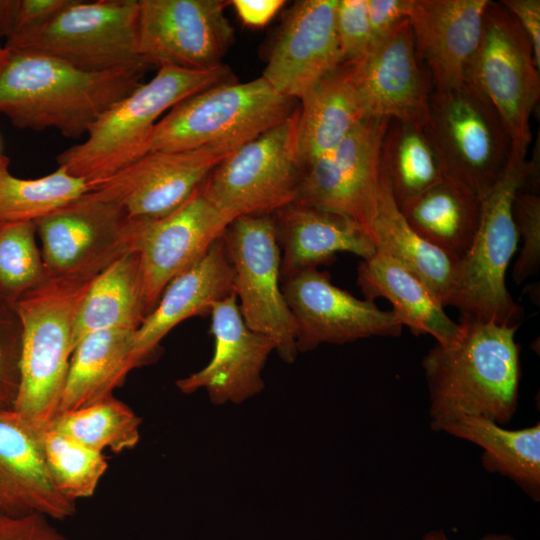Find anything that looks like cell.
I'll return each instance as SVG.
<instances>
[{
	"instance_id": "6da1fadb",
	"label": "cell",
	"mask_w": 540,
	"mask_h": 540,
	"mask_svg": "<svg viewBox=\"0 0 540 540\" xmlns=\"http://www.w3.org/2000/svg\"><path fill=\"white\" fill-rule=\"evenodd\" d=\"M461 334L438 343L423 357L431 428L462 417H482L501 426L513 418L521 379L519 325L460 317Z\"/></svg>"
},
{
	"instance_id": "7a4b0ae2",
	"label": "cell",
	"mask_w": 540,
	"mask_h": 540,
	"mask_svg": "<svg viewBox=\"0 0 540 540\" xmlns=\"http://www.w3.org/2000/svg\"><path fill=\"white\" fill-rule=\"evenodd\" d=\"M147 68L88 72L47 55L13 51L0 72V114L18 128L55 129L77 139L141 84Z\"/></svg>"
},
{
	"instance_id": "3957f363",
	"label": "cell",
	"mask_w": 540,
	"mask_h": 540,
	"mask_svg": "<svg viewBox=\"0 0 540 540\" xmlns=\"http://www.w3.org/2000/svg\"><path fill=\"white\" fill-rule=\"evenodd\" d=\"M234 81L228 66L189 70L158 67L156 75L110 106L89 128L86 139L61 152L58 166L94 187L149 152V141L164 112L210 87Z\"/></svg>"
},
{
	"instance_id": "277c9868",
	"label": "cell",
	"mask_w": 540,
	"mask_h": 540,
	"mask_svg": "<svg viewBox=\"0 0 540 540\" xmlns=\"http://www.w3.org/2000/svg\"><path fill=\"white\" fill-rule=\"evenodd\" d=\"M93 279L46 277L15 303L22 324V352L13 411L32 428L49 425L58 414L76 316Z\"/></svg>"
},
{
	"instance_id": "5b68a950",
	"label": "cell",
	"mask_w": 540,
	"mask_h": 540,
	"mask_svg": "<svg viewBox=\"0 0 540 540\" xmlns=\"http://www.w3.org/2000/svg\"><path fill=\"white\" fill-rule=\"evenodd\" d=\"M533 159L510 161L489 192L481 198V217L471 246L460 260L457 279L446 304L461 317L502 325H519L523 309L506 287V271L517 249L513 217L516 194L538 176Z\"/></svg>"
},
{
	"instance_id": "8992f818",
	"label": "cell",
	"mask_w": 540,
	"mask_h": 540,
	"mask_svg": "<svg viewBox=\"0 0 540 540\" xmlns=\"http://www.w3.org/2000/svg\"><path fill=\"white\" fill-rule=\"evenodd\" d=\"M294 99L277 93L260 76L222 83L177 103L156 123L151 151L218 147L233 152L290 117Z\"/></svg>"
},
{
	"instance_id": "52a82bcc",
	"label": "cell",
	"mask_w": 540,
	"mask_h": 540,
	"mask_svg": "<svg viewBox=\"0 0 540 540\" xmlns=\"http://www.w3.org/2000/svg\"><path fill=\"white\" fill-rule=\"evenodd\" d=\"M424 130L445 176L468 186L480 199L501 177L512 155L505 122L488 98L468 81L432 92Z\"/></svg>"
},
{
	"instance_id": "ba28073f",
	"label": "cell",
	"mask_w": 540,
	"mask_h": 540,
	"mask_svg": "<svg viewBox=\"0 0 540 540\" xmlns=\"http://www.w3.org/2000/svg\"><path fill=\"white\" fill-rule=\"evenodd\" d=\"M138 7L139 0H71L46 23L8 38L4 47L88 72L148 66L138 52Z\"/></svg>"
},
{
	"instance_id": "9c48e42d",
	"label": "cell",
	"mask_w": 540,
	"mask_h": 540,
	"mask_svg": "<svg viewBox=\"0 0 540 540\" xmlns=\"http://www.w3.org/2000/svg\"><path fill=\"white\" fill-rule=\"evenodd\" d=\"M298 108L286 120L225 157L201 184L231 223L271 216L294 203L303 174L297 147Z\"/></svg>"
},
{
	"instance_id": "30bf717a",
	"label": "cell",
	"mask_w": 540,
	"mask_h": 540,
	"mask_svg": "<svg viewBox=\"0 0 540 540\" xmlns=\"http://www.w3.org/2000/svg\"><path fill=\"white\" fill-rule=\"evenodd\" d=\"M465 80L481 91L505 122L512 155L526 159L531 142L530 118L539 101V66L531 44L500 2H488L477 49Z\"/></svg>"
},
{
	"instance_id": "8fae6325",
	"label": "cell",
	"mask_w": 540,
	"mask_h": 540,
	"mask_svg": "<svg viewBox=\"0 0 540 540\" xmlns=\"http://www.w3.org/2000/svg\"><path fill=\"white\" fill-rule=\"evenodd\" d=\"M47 277L95 278L136 250L141 221L92 190L35 221Z\"/></svg>"
},
{
	"instance_id": "7c38bea8",
	"label": "cell",
	"mask_w": 540,
	"mask_h": 540,
	"mask_svg": "<svg viewBox=\"0 0 540 540\" xmlns=\"http://www.w3.org/2000/svg\"><path fill=\"white\" fill-rule=\"evenodd\" d=\"M233 267V293L246 325L269 337L286 363L297 357L296 326L284 298L281 252L271 216L233 220L222 236Z\"/></svg>"
},
{
	"instance_id": "4fadbf2b",
	"label": "cell",
	"mask_w": 540,
	"mask_h": 540,
	"mask_svg": "<svg viewBox=\"0 0 540 540\" xmlns=\"http://www.w3.org/2000/svg\"><path fill=\"white\" fill-rule=\"evenodd\" d=\"M228 1L139 0L138 52L148 66L207 70L222 63L233 41Z\"/></svg>"
},
{
	"instance_id": "5bb4252c",
	"label": "cell",
	"mask_w": 540,
	"mask_h": 540,
	"mask_svg": "<svg viewBox=\"0 0 540 540\" xmlns=\"http://www.w3.org/2000/svg\"><path fill=\"white\" fill-rule=\"evenodd\" d=\"M390 119L367 117L304 167L296 203L343 214L367 231L380 189V153Z\"/></svg>"
},
{
	"instance_id": "9a60e30c",
	"label": "cell",
	"mask_w": 540,
	"mask_h": 540,
	"mask_svg": "<svg viewBox=\"0 0 540 540\" xmlns=\"http://www.w3.org/2000/svg\"><path fill=\"white\" fill-rule=\"evenodd\" d=\"M281 289L294 317L298 352L322 344L401 335L403 326L392 310L339 288L326 271H302L283 281Z\"/></svg>"
},
{
	"instance_id": "2e32d148",
	"label": "cell",
	"mask_w": 540,
	"mask_h": 540,
	"mask_svg": "<svg viewBox=\"0 0 540 540\" xmlns=\"http://www.w3.org/2000/svg\"><path fill=\"white\" fill-rule=\"evenodd\" d=\"M141 221L136 244L147 315L167 285L199 262L230 222L204 195L201 185L179 207L155 220Z\"/></svg>"
},
{
	"instance_id": "e0dca14e",
	"label": "cell",
	"mask_w": 540,
	"mask_h": 540,
	"mask_svg": "<svg viewBox=\"0 0 540 540\" xmlns=\"http://www.w3.org/2000/svg\"><path fill=\"white\" fill-rule=\"evenodd\" d=\"M231 152L218 147L151 151L94 187L132 220L159 219L186 201Z\"/></svg>"
},
{
	"instance_id": "ac0fdd59",
	"label": "cell",
	"mask_w": 540,
	"mask_h": 540,
	"mask_svg": "<svg viewBox=\"0 0 540 540\" xmlns=\"http://www.w3.org/2000/svg\"><path fill=\"white\" fill-rule=\"evenodd\" d=\"M214 352L200 370L176 381L185 394L205 389L213 404H240L264 389L262 371L273 341L250 329L234 293L215 302L210 311Z\"/></svg>"
},
{
	"instance_id": "d6986e66",
	"label": "cell",
	"mask_w": 540,
	"mask_h": 540,
	"mask_svg": "<svg viewBox=\"0 0 540 540\" xmlns=\"http://www.w3.org/2000/svg\"><path fill=\"white\" fill-rule=\"evenodd\" d=\"M354 77L367 117L425 126L432 85L417 55L409 19L354 62Z\"/></svg>"
},
{
	"instance_id": "ffe728a7",
	"label": "cell",
	"mask_w": 540,
	"mask_h": 540,
	"mask_svg": "<svg viewBox=\"0 0 540 540\" xmlns=\"http://www.w3.org/2000/svg\"><path fill=\"white\" fill-rule=\"evenodd\" d=\"M336 5L337 0H302L290 8L262 74L277 93L299 100L342 64Z\"/></svg>"
},
{
	"instance_id": "44dd1931",
	"label": "cell",
	"mask_w": 540,
	"mask_h": 540,
	"mask_svg": "<svg viewBox=\"0 0 540 540\" xmlns=\"http://www.w3.org/2000/svg\"><path fill=\"white\" fill-rule=\"evenodd\" d=\"M489 0H411L408 19L432 92L465 82Z\"/></svg>"
},
{
	"instance_id": "7402d4cb",
	"label": "cell",
	"mask_w": 540,
	"mask_h": 540,
	"mask_svg": "<svg viewBox=\"0 0 540 540\" xmlns=\"http://www.w3.org/2000/svg\"><path fill=\"white\" fill-rule=\"evenodd\" d=\"M233 277L221 237L199 262L167 285L155 308L134 332L132 356L137 367L157 354L162 339L179 323L210 315L215 302L233 293Z\"/></svg>"
},
{
	"instance_id": "603a6c76",
	"label": "cell",
	"mask_w": 540,
	"mask_h": 540,
	"mask_svg": "<svg viewBox=\"0 0 540 540\" xmlns=\"http://www.w3.org/2000/svg\"><path fill=\"white\" fill-rule=\"evenodd\" d=\"M75 511L53 484L32 428L13 409L0 410V513L65 520Z\"/></svg>"
},
{
	"instance_id": "cb8c5ba5",
	"label": "cell",
	"mask_w": 540,
	"mask_h": 540,
	"mask_svg": "<svg viewBox=\"0 0 540 540\" xmlns=\"http://www.w3.org/2000/svg\"><path fill=\"white\" fill-rule=\"evenodd\" d=\"M272 217L281 252V282L331 263L341 252L362 259L376 252L369 232L343 214L294 202Z\"/></svg>"
},
{
	"instance_id": "d4e9b609",
	"label": "cell",
	"mask_w": 540,
	"mask_h": 540,
	"mask_svg": "<svg viewBox=\"0 0 540 540\" xmlns=\"http://www.w3.org/2000/svg\"><path fill=\"white\" fill-rule=\"evenodd\" d=\"M357 284L366 300L384 298L402 324L415 335L433 336L442 346L457 342L461 326L444 311L432 290L412 271L394 258L376 251L362 259Z\"/></svg>"
},
{
	"instance_id": "484cf974",
	"label": "cell",
	"mask_w": 540,
	"mask_h": 540,
	"mask_svg": "<svg viewBox=\"0 0 540 540\" xmlns=\"http://www.w3.org/2000/svg\"><path fill=\"white\" fill-rule=\"evenodd\" d=\"M297 147L303 167L334 149L364 118L354 62L342 63L300 99Z\"/></svg>"
},
{
	"instance_id": "4316f807",
	"label": "cell",
	"mask_w": 540,
	"mask_h": 540,
	"mask_svg": "<svg viewBox=\"0 0 540 540\" xmlns=\"http://www.w3.org/2000/svg\"><path fill=\"white\" fill-rule=\"evenodd\" d=\"M368 232L376 251L394 258L412 271L446 306L457 279L461 258L426 240L410 226L382 172Z\"/></svg>"
},
{
	"instance_id": "83f0119b",
	"label": "cell",
	"mask_w": 540,
	"mask_h": 540,
	"mask_svg": "<svg viewBox=\"0 0 540 540\" xmlns=\"http://www.w3.org/2000/svg\"><path fill=\"white\" fill-rule=\"evenodd\" d=\"M134 332L125 329L96 331L76 344L58 414L113 395V390L137 367L132 356Z\"/></svg>"
},
{
	"instance_id": "f1b7e54d",
	"label": "cell",
	"mask_w": 540,
	"mask_h": 540,
	"mask_svg": "<svg viewBox=\"0 0 540 540\" xmlns=\"http://www.w3.org/2000/svg\"><path fill=\"white\" fill-rule=\"evenodd\" d=\"M398 206L418 234L459 258L471 246L481 217L480 197L447 176Z\"/></svg>"
},
{
	"instance_id": "f546056e",
	"label": "cell",
	"mask_w": 540,
	"mask_h": 540,
	"mask_svg": "<svg viewBox=\"0 0 540 540\" xmlns=\"http://www.w3.org/2000/svg\"><path fill=\"white\" fill-rule=\"evenodd\" d=\"M146 316L139 255L133 250L111 263L90 283L76 316L73 349L96 331H136Z\"/></svg>"
},
{
	"instance_id": "4dcf8cb0",
	"label": "cell",
	"mask_w": 540,
	"mask_h": 540,
	"mask_svg": "<svg viewBox=\"0 0 540 540\" xmlns=\"http://www.w3.org/2000/svg\"><path fill=\"white\" fill-rule=\"evenodd\" d=\"M483 448L484 469L513 480L534 501L540 498V424L508 430L482 417H462L439 429Z\"/></svg>"
},
{
	"instance_id": "1f68e13d",
	"label": "cell",
	"mask_w": 540,
	"mask_h": 540,
	"mask_svg": "<svg viewBox=\"0 0 540 540\" xmlns=\"http://www.w3.org/2000/svg\"><path fill=\"white\" fill-rule=\"evenodd\" d=\"M380 168L398 205L445 177L424 127L398 120L388 123L381 146Z\"/></svg>"
},
{
	"instance_id": "d6a6232c",
	"label": "cell",
	"mask_w": 540,
	"mask_h": 540,
	"mask_svg": "<svg viewBox=\"0 0 540 540\" xmlns=\"http://www.w3.org/2000/svg\"><path fill=\"white\" fill-rule=\"evenodd\" d=\"M92 190L62 166L40 178H18L9 171L8 157L0 154V225L35 222Z\"/></svg>"
},
{
	"instance_id": "836d02e7",
	"label": "cell",
	"mask_w": 540,
	"mask_h": 540,
	"mask_svg": "<svg viewBox=\"0 0 540 540\" xmlns=\"http://www.w3.org/2000/svg\"><path fill=\"white\" fill-rule=\"evenodd\" d=\"M82 445L103 453L134 448L140 440L141 418L113 395L88 406L59 413L49 423Z\"/></svg>"
},
{
	"instance_id": "e575fe53",
	"label": "cell",
	"mask_w": 540,
	"mask_h": 540,
	"mask_svg": "<svg viewBox=\"0 0 540 540\" xmlns=\"http://www.w3.org/2000/svg\"><path fill=\"white\" fill-rule=\"evenodd\" d=\"M32 430L57 490L73 502L91 497L108 467L103 453L82 445L49 425Z\"/></svg>"
},
{
	"instance_id": "d590c367",
	"label": "cell",
	"mask_w": 540,
	"mask_h": 540,
	"mask_svg": "<svg viewBox=\"0 0 540 540\" xmlns=\"http://www.w3.org/2000/svg\"><path fill=\"white\" fill-rule=\"evenodd\" d=\"M35 222L0 225V298L15 304L46 279Z\"/></svg>"
},
{
	"instance_id": "8d00e7d4",
	"label": "cell",
	"mask_w": 540,
	"mask_h": 540,
	"mask_svg": "<svg viewBox=\"0 0 540 540\" xmlns=\"http://www.w3.org/2000/svg\"><path fill=\"white\" fill-rule=\"evenodd\" d=\"M22 324L15 304L0 298V410L13 409L20 386Z\"/></svg>"
},
{
	"instance_id": "74e56055",
	"label": "cell",
	"mask_w": 540,
	"mask_h": 540,
	"mask_svg": "<svg viewBox=\"0 0 540 540\" xmlns=\"http://www.w3.org/2000/svg\"><path fill=\"white\" fill-rule=\"evenodd\" d=\"M513 217L522 248L513 267L517 284L536 274L540 266V197L520 190L513 202Z\"/></svg>"
},
{
	"instance_id": "f35d334b",
	"label": "cell",
	"mask_w": 540,
	"mask_h": 540,
	"mask_svg": "<svg viewBox=\"0 0 540 540\" xmlns=\"http://www.w3.org/2000/svg\"><path fill=\"white\" fill-rule=\"evenodd\" d=\"M335 26L342 63L367 54L371 42L367 0H337Z\"/></svg>"
},
{
	"instance_id": "ab89813d",
	"label": "cell",
	"mask_w": 540,
	"mask_h": 540,
	"mask_svg": "<svg viewBox=\"0 0 540 540\" xmlns=\"http://www.w3.org/2000/svg\"><path fill=\"white\" fill-rule=\"evenodd\" d=\"M0 540H68L50 522L38 513L8 516L0 513Z\"/></svg>"
},
{
	"instance_id": "60d3db41",
	"label": "cell",
	"mask_w": 540,
	"mask_h": 540,
	"mask_svg": "<svg viewBox=\"0 0 540 540\" xmlns=\"http://www.w3.org/2000/svg\"><path fill=\"white\" fill-rule=\"evenodd\" d=\"M410 4L411 0H367L370 47L408 19Z\"/></svg>"
},
{
	"instance_id": "b9f144b4",
	"label": "cell",
	"mask_w": 540,
	"mask_h": 540,
	"mask_svg": "<svg viewBox=\"0 0 540 540\" xmlns=\"http://www.w3.org/2000/svg\"><path fill=\"white\" fill-rule=\"evenodd\" d=\"M500 3L510 12L527 36L540 67V1L503 0Z\"/></svg>"
},
{
	"instance_id": "7bdbcfd3",
	"label": "cell",
	"mask_w": 540,
	"mask_h": 540,
	"mask_svg": "<svg viewBox=\"0 0 540 540\" xmlns=\"http://www.w3.org/2000/svg\"><path fill=\"white\" fill-rule=\"evenodd\" d=\"M70 1L20 0L17 26L13 35L41 26L66 7Z\"/></svg>"
},
{
	"instance_id": "ee69618b",
	"label": "cell",
	"mask_w": 540,
	"mask_h": 540,
	"mask_svg": "<svg viewBox=\"0 0 540 540\" xmlns=\"http://www.w3.org/2000/svg\"><path fill=\"white\" fill-rule=\"evenodd\" d=\"M239 19L246 26L263 27L284 6L283 0H233L230 1Z\"/></svg>"
},
{
	"instance_id": "f6af8a7d",
	"label": "cell",
	"mask_w": 540,
	"mask_h": 540,
	"mask_svg": "<svg viewBox=\"0 0 540 540\" xmlns=\"http://www.w3.org/2000/svg\"><path fill=\"white\" fill-rule=\"evenodd\" d=\"M20 0H0V39L11 37L17 26Z\"/></svg>"
},
{
	"instance_id": "bcb514c9",
	"label": "cell",
	"mask_w": 540,
	"mask_h": 540,
	"mask_svg": "<svg viewBox=\"0 0 540 540\" xmlns=\"http://www.w3.org/2000/svg\"><path fill=\"white\" fill-rule=\"evenodd\" d=\"M422 540H449V538L442 530H431ZM478 540H514V538L509 534H486Z\"/></svg>"
},
{
	"instance_id": "7dc6e473",
	"label": "cell",
	"mask_w": 540,
	"mask_h": 540,
	"mask_svg": "<svg viewBox=\"0 0 540 540\" xmlns=\"http://www.w3.org/2000/svg\"><path fill=\"white\" fill-rule=\"evenodd\" d=\"M10 57V52L5 47H0V72L6 65Z\"/></svg>"
}]
</instances>
